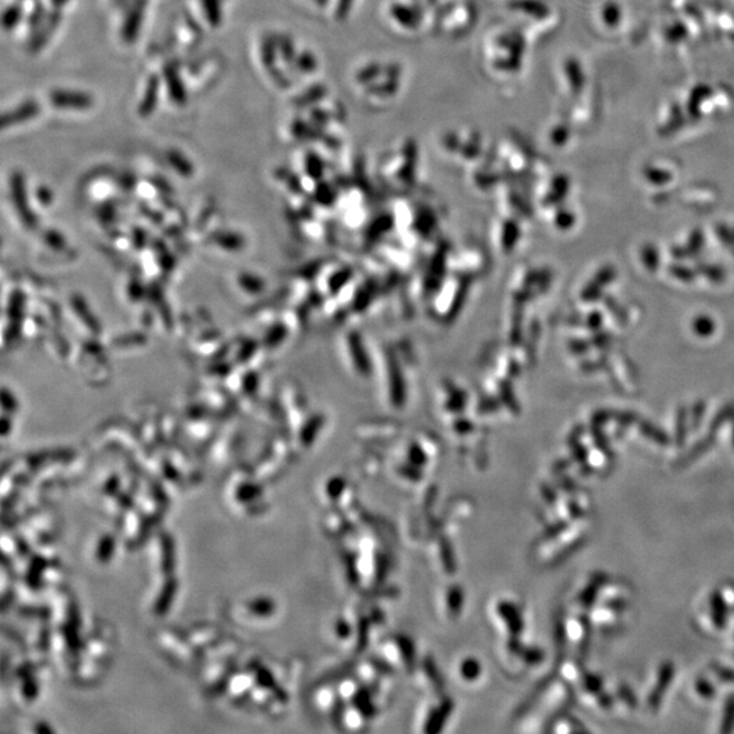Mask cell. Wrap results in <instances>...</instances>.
Masks as SVG:
<instances>
[{
  "label": "cell",
  "instance_id": "obj_42",
  "mask_svg": "<svg viewBox=\"0 0 734 734\" xmlns=\"http://www.w3.org/2000/svg\"><path fill=\"white\" fill-rule=\"evenodd\" d=\"M343 1H344V3H345V4H348V7H350V3H351V1H352V0H343Z\"/></svg>",
  "mask_w": 734,
  "mask_h": 734
},
{
  "label": "cell",
  "instance_id": "obj_15",
  "mask_svg": "<svg viewBox=\"0 0 734 734\" xmlns=\"http://www.w3.org/2000/svg\"><path fill=\"white\" fill-rule=\"evenodd\" d=\"M714 445V437H706L705 439H702L699 444H696L689 452L687 453L680 461H678V467H685L688 464H691L692 461H695L696 458H699L702 454L705 453Z\"/></svg>",
  "mask_w": 734,
  "mask_h": 734
},
{
  "label": "cell",
  "instance_id": "obj_3",
  "mask_svg": "<svg viewBox=\"0 0 734 734\" xmlns=\"http://www.w3.org/2000/svg\"><path fill=\"white\" fill-rule=\"evenodd\" d=\"M49 102L56 109L67 111H87L93 108L94 98L91 94L78 90L56 88L49 94Z\"/></svg>",
  "mask_w": 734,
  "mask_h": 734
},
{
  "label": "cell",
  "instance_id": "obj_26",
  "mask_svg": "<svg viewBox=\"0 0 734 734\" xmlns=\"http://www.w3.org/2000/svg\"><path fill=\"white\" fill-rule=\"evenodd\" d=\"M584 687L588 692L598 695L600 692H602V680L595 675L588 673L584 676Z\"/></svg>",
  "mask_w": 734,
  "mask_h": 734
},
{
  "label": "cell",
  "instance_id": "obj_23",
  "mask_svg": "<svg viewBox=\"0 0 734 734\" xmlns=\"http://www.w3.org/2000/svg\"><path fill=\"white\" fill-rule=\"evenodd\" d=\"M711 671L712 673L719 678L721 681L724 682H729V684H733L734 682V671L732 668H728V666H724L721 664H712L711 665Z\"/></svg>",
  "mask_w": 734,
  "mask_h": 734
},
{
  "label": "cell",
  "instance_id": "obj_18",
  "mask_svg": "<svg viewBox=\"0 0 734 734\" xmlns=\"http://www.w3.org/2000/svg\"><path fill=\"white\" fill-rule=\"evenodd\" d=\"M639 430L646 438H649L653 442H655V444H658L661 446H666L671 442L669 437L662 430H659L658 427L653 425L649 422H641L639 423Z\"/></svg>",
  "mask_w": 734,
  "mask_h": 734
},
{
  "label": "cell",
  "instance_id": "obj_27",
  "mask_svg": "<svg viewBox=\"0 0 734 734\" xmlns=\"http://www.w3.org/2000/svg\"><path fill=\"white\" fill-rule=\"evenodd\" d=\"M694 329L696 334L702 335V336H707V335H711L712 331H714V324L710 318L707 317H699L698 320H695V324H694Z\"/></svg>",
  "mask_w": 734,
  "mask_h": 734
},
{
  "label": "cell",
  "instance_id": "obj_31",
  "mask_svg": "<svg viewBox=\"0 0 734 734\" xmlns=\"http://www.w3.org/2000/svg\"><path fill=\"white\" fill-rule=\"evenodd\" d=\"M268 72H270L271 78L274 79V82H275L276 85L279 86V87H283V88H287V87L290 86V81H288V78H287V77H286V75L283 74L282 71H279V70H278L276 67H275V68H272V70H270Z\"/></svg>",
  "mask_w": 734,
  "mask_h": 734
},
{
  "label": "cell",
  "instance_id": "obj_16",
  "mask_svg": "<svg viewBox=\"0 0 734 734\" xmlns=\"http://www.w3.org/2000/svg\"><path fill=\"white\" fill-rule=\"evenodd\" d=\"M278 48L279 55L286 64H294L297 52H295V44L292 38L287 34H278Z\"/></svg>",
  "mask_w": 734,
  "mask_h": 734
},
{
  "label": "cell",
  "instance_id": "obj_36",
  "mask_svg": "<svg viewBox=\"0 0 734 734\" xmlns=\"http://www.w3.org/2000/svg\"><path fill=\"white\" fill-rule=\"evenodd\" d=\"M574 457H575V460H577L578 462L585 464V461H586V458H588V452H586L585 448H582V446H577V448H575V453H574Z\"/></svg>",
  "mask_w": 734,
  "mask_h": 734
},
{
  "label": "cell",
  "instance_id": "obj_6",
  "mask_svg": "<svg viewBox=\"0 0 734 734\" xmlns=\"http://www.w3.org/2000/svg\"><path fill=\"white\" fill-rule=\"evenodd\" d=\"M675 665L671 662V661H666L664 662L661 666H659V671H658V678H657V682H655V687L653 688V691L650 692L649 699H648V705H649L650 710L655 711L658 710L661 703H662V698L665 696L671 682H672V678L675 676Z\"/></svg>",
  "mask_w": 734,
  "mask_h": 734
},
{
  "label": "cell",
  "instance_id": "obj_21",
  "mask_svg": "<svg viewBox=\"0 0 734 734\" xmlns=\"http://www.w3.org/2000/svg\"><path fill=\"white\" fill-rule=\"evenodd\" d=\"M294 65H295V68L298 71H301L304 74H311L315 70L317 61H315V58L311 55V52H302V54H299L295 57Z\"/></svg>",
  "mask_w": 734,
  "mask_h": 734
},
{
  "label": "cell",
  "instance_id": "obj_37",
  "mask_svg": "<svg viewBox=\"0 0 734 734\" xmlns=\"http://www.w3.org/2000/svg\"><path fill=\"white\" fill-rule=\"evenodd\" d=\"M570 508V513H571V515L574 518H582L584 517V511H582V508H579L578 503L570 502V508Z\"/></svg>",
  "mask_w": 734,
  "mask_h": 734
},
{
  "label": "cell",
  "instance_id": "obj_34",
  "mask_svg": "<svg viewBox=\"0 0 734 734\" xmlns=\"http://www.w3.org/2000/svg\"><path fill=\"white\" fill-rule=\"evenodd\" d=\"M185 22H187L188 28H189V30H191L194 34H198V36L201 34V29H200V25H198V21L194 19L192 15L188 14V13H187V17H185Z\"/></svg>",
  "mask_w": 734,
  "mask_h": 734
},
{
  "label": "cell",
  "instance_id": "obj_2",
  "mask_svg": "<svg viewBox=\"0 0 734 734\" xmlns=\"http://www.w3.org/2000/svg\"><path fill=\"white\" fill-rule=\"evenodd\" d=\"M61 21H63V10L52 7V10L48 11V15L44 19V22L33 33H30V38L28 41L29 52L38 54L40 51H42L52 40Z\"/></svg>",
  "mask_w": 734,
  "mask_h": 734
},
{
  "label": "cell",
  "instance_id": "obj_39",
  "mask_svg": "<svg viewBox=\"0 0 734 734\" xmlns=\"http://www.w3.org/2000/svg\"><path fill=\"white\" fill-rule=\"evenodd\" d=\"M49 1H51L52 7H55V8H63L64 6H67L70 3V0H49Z\"/></svg>",
  "mask_w": 734,
  "mask_h": 734
},
{
  "label": "cell",
  "instance_id": "obj_5",
  "mask_svg": "<svg viewBox=\"0 0 734 734\" xmlns=\"http://www.w3.org/2000/svg\"><path fill=\"white\" fill-rule=\"evenodd\" d=\"M41 112V107L38 101L36 100H26L18 107H15L11 111H7L1 114V128H10L14 125H18L21 123H26L29 120L37 117Z\"/></svg>",
  "mask_w": 734,
  "mask_h": 734
},
{
  "label": "cell",
  "instance_id": "obj_19",
  "mask_svg": "<svg viewBox=\"0 0 734 734\" xmlns=\"http://www.w3.org/2000/svg\"><path fill=\"white\" fill-rule=\"evenodd\" d=\"M734 731V694L729 695L725 701L724 717L721 725V733H732Z\"/></svg>",
  "mask_w": 734,
  "mask_h": 734
},
{
  "label": "cell",
  "instance_id": "obj_4",
  "mask_svg": "<svg viewBox=\"0 0 734 734\" xmlns=\"http://www.w3.org/2000/svg\"><path fill=\"white\" fill-rule=\"evenodd\" d=\"M162 78L165 81L170 101L177 107H185L188 102V90L181 78L180 61L177 58L165 63L162 68Z\"/></svg>",
  "mask_w": 734,
  "mask_h": 734
},
{
  "label": "cell",
  "instance_id": "obj_12",
  "mask_svg": "<svg viewBox=\"0 0 734 734\" xmlns=\"http://www.w3.org/2000/svg\"><path fill=\"white\" fill-rule=\"evenodd\" d=\"M24 15H25L24 6L21 4L19 0H17L4 8L1 14V26L6 31H11L22 22Z\"/></svg>",
  "mask_w": 734,
  "mask_h": 734
},
{
  "label": "cell",
  "instance_id": "obj_35",
  "mask_svg": "<svg viewBox=\"0 0 734 734\" xmlns=\"http://www.w3.org/2000/svg\"><path fill=\"white\" fill-rule=\"evenodd\" d=\"M695 408H696V409H695V414H694V416H692V425H694V427H695V425L698 427L699 423H701L702 415H703V412H705V408H703V404H699V405L695 407Z\"/></svg>",
  "mask_w": 734,
  "mask_h": 734
},
{
  "label": "cell",
  "instance_id": "obj_40",
  "mask_svg": "<svg viewBox=\"0 0 734 734\" xmlns=\"http://www.w3.org/2000/svg\"><path fill=\"white\" fill-rule=\"evenodd\" d=\"M130 1H131V0H114V7H117V8H123V7H127Z\"/></svg>",
  "mask_w": 734,
  "mask_h": 734
},
{
  "label": "cell",
  "instance_id": "obj_11",
  "mask_svg": "<svg viewBox=\"0 0 734 734\" xmlns=\"http://www.w3.org/2000/svg\"><path fill=\"white\" fill-rule=\"evenodd\" d=\"M608 584H609V577H608L607 574H604V572H598V574H595L593 578H592V584H591V585L582 592L581 597H579L581 605H582L584 608H586V609L592 608L594 605V602H595V600H597L598 591H600L602 586L608 585Z\"/></svg>",
  "mask_w": 734,
  "mask_h": 734
},
{
  "label": "cell",
  "instance_id": "obj_14",
  "mask_svg": "<svg viewBox=\"0 0 734 734\" xmlns=\"http://www.w3.org/2000/svg\"><path fill=\"white\" fill-rule=\"evenodd\" d=\"M48 11L45 8V6L40 1V0H36L34 4H33V8L30 10L28 17H26V25H28L29 31L33 33L36 29L38 28L44 19L47 18L48 15Z\"/></svg>",
  "mask_w": 734,
  "mask_h": 734
},
{
  "label": "cell",
  "instance_id": "obj_22",
  "mask_svg": "<svg viewBox=\"0 0 734 734\" xmlns=\"http://www.w3.org/2000/svg\"><path fill=\"white\" fill-rule=\"evenodd\" d=\"M618 695L620 698L621 701L631 708H635L638 706V699H637V695L634 694V691L625 685V684H621L618 687Z\"/></svg>",
  "mask_w": 734,
  "mask_h": 734
},
{
  "label": "cell",
  "instance_id": "obj_25",
  "mask_svg": "<svg viewBox=\"0 0 734 734\" xmlns=\"http://www.w3.org/2000/svg\"><path fill=\"white\" fill-rule=\"evenodd\" d=\"M685 438H687V414L685 411H680L678 424H676V445L682 446Z\"/></svg>",
  "mask_w": 734,
  "mask_h": 734
},
{
  "label": "cell",
  "instance_id": "obj_43",
  "mask_svg": "<svg viewBox=\"0 0 734 734\" xmlns=\"http://www.w3.org/2000/svg\"><path fill=\"white\" fill-rule=\"evenodd\" d=\"M733 444H734V432H733Z\"/></svg>",
  "mask_w": 734,
  "mask_h": 734
},
{
  "label": "cell",
  "instance_id": "obj_29",
  "mask_svg": "<svg viewBox=\"0 0 734 734\" xmlns=\"http://www.w3.org/2000/svg\"><path fill=\"white\" fill-rule=\"evenodd\" d=\"M733 416L734 408H732V407H726L719 415L715 416V419H714L712 423H711V430H712V431H717L722 424L725 423L728 419L733 418Z\"/></svg>",
  "mask_w": 734,
  "mask_h": 734
},
{
  "label": "cell",
  "instance_id": "obj_24",
  "mask_svg": "<svg viewBox=\"0 0 734 734\" xmlns=\"http://www.w3.org/2000/svg\"><path fill=\"white\" fill-rule=\"evenodd\" d=\"M695 688H696V692L705 699H711L715 696V688L706 678H698L695 682Z\"/></svg>",
  "mask_w": 734,
  "mask_h": 734
},
{
  "label": "cell",
  "instance_id": "obj_17",
  "mask_svg": "<svg viewBox=\"0 0 734 734\" xmlns=\"http://www.w3.org/2000/svg\"><path fill=\"white\" fill-rule=\"evenodd\" d=\"M168 161L170 165L182 175H191L194 173L192 164L177 150H170L168 153Z\"/></svg>",
  "mask_w": 734,
  "mask_h": 734
},
{
  "label": "cell",
  "instance_id": "obj_9",
  "mask_svg": "<svg viewBox=\"0 0 734 734\" xmlns=\"http://www.w3.org/2000/svg\"><path fill=\"white\" fill-rule=\"evenodd\" d=\"M710 607H711V619L714 623V627L717 630H724L726 627V618H728V607L726 601L719 591H715L710 597Z\"/></svg>",
  "mask_w": 734,
  "mask_h": 734
},
{
  "label": "cell",
  "instance_id": "obj_8",
  "mask_svg": "<svg viewBox=\"0 0 734 734\" xmlns=\"http://www.w3.org/2000/svg\"><path fill=\"white\" fill-rule=\"evenodd\" d=\"M279 56V48H278V36L267 33L261 38L260 44V57L261 63L265 67V70H272L276 67V60Z\"/></svg>",
  "mask_w": 734,
  "mask_h": 734
},
{
  "label": "cell",
  "instance_id": "obj_32",
  "mask_svg": "<svg viewBox=\"0 0 734 734\" xmlns=\"http://www.w3.org/2000/svg\"><path fill=\"white\" fill-rule=\"evenodd\" d=\"M643 254L648 256V257H643L646 265H648L649 268H655L657 264H658V256H657L655 249H654V248H646V249L643 251Z\"/></svg>",
  "mask_w": 734,
  "mask_h": 734
},
{
  "label": "cell",
  "instance_id": "obj_7",
  "mask_svg": "<svg viewBox=\"0 0 734 734\" xmlns=\"http://www.w3.org/2000/svg\"><path fill=\"white\" fill-rule=\"evenodd\" d=\"M159 91H161V77L158 74H151L147 79L143 97L138 105L139 117L147 118L155 112L158 107V101H159Z\"/></svg>",
  "mask_w": 734,
  "mask_h": 734
},
{
  "label": "cell",
  "instance_id": "obj_13",
  "mask_svg": "<svg viewBox=\"0 0 734 734\" xmlns=\"http://www.w3.org/2000/svg\"><path fill=\"white\" fill-rule=\"evenodd\" d=\"M392 14L396 21L403 26H416L418 24V15L415 11L408 8L405 4H395L392 7Z\"/></svg>",
  "mask_w": 734,
  "mask_h": 734
},
{
  "label": "cell",
  "instance_id": "obj_10",
  "mask_svg": "<svg viewBox=\"0 0 734 734\" xmlns=\"http://www.w3.org/2000/svg\"><path fill=\"white\" fill-rule=\"evenodd\" d=\"M204 19L211 28L218 29L224 21L222 0H200Z\"/></svg>",
  "mask_w": 734,
  "mask_h": 734
},
{
  "label": "cell",
  "instance_id": "obj_1",
  "mask_svg": "<svg viewBox=\"0 0 734 734\" xmlns=\"http://www.w3.org/2000/svg\"><path fill=\"white\" fill-rule=\"evenodd\" d=\"M147 7H148V0H131L128 3L125 15L121 24V29H120L121 40L125 44L131 45L138 41Z\"/></svg>",
  "mask_w": 734,
  "mask_h": 734
},
{
  "label": "cell",
  "instance_id": "obj_33",
  "mask_svg": "<svg viewBox=\"0 0 734 734\" xmlns=\"http://www.w3.org/2000/svg\"><path fill=\"white\" fill-rule=\"evenodd\" d=\"M597 699H598V705L602 708H611L614 706V698L609 694H605L604 691L597 695Z\"/></svg>",
  "mask_w": 734,
  "mask_h": 734
},
{
  "label": "cell",
  "instance_id": "obj_30",
  "mask_svg": "<svg viewBox=\"0 0 734 734\" xmlns=\"http://www.w3.org/2000/svg\"><path fill=\"white\" fill-rule=\"evenodd\" d=\"M628 607V602L624 598H611L605 602V608L614 611V612H623Z\"/></svg>",
  "mask_w": 734,
  "mask_h": 734
},
{
  "label": "cell",
  "instance_id": "obj_38",
  "mask_svg": "<svg viewBox=\"0 0 734 734\" xmlns=\"http://www.w3.org/2000/svg\"><path fill=\"white\" fill-rule=\"evenodd\" d=\"M672 271H673V274H680V275H681V279H684V281H691V279H692V272L688 271V270L673 268Z\"/></svg>",
  "mask_w": 734,
  "mask_h": 734
},
{
  "label": "cell",
  "instance_id": "obj_20",
  "mask_svg": "<svg viewBox=\"0 0 734 734\" xmlns=\"http://www.w3.org/2000/svg\"><path fill=\"white\" fill-rule=\"evenodd\" d=\"M321 97H322V90H321V87H318V86H313L309 90H306L304 94L298 95V97L294 100V104H295V107H298V108H305V107L311 105L313 102L318 101Z\"/></svg>",
  "mask_w": 734,
  "mask_h": 734
},
{
  "label": "cell",
  "instance_id": "obj_41",
  "mask_svg": "<svg viewBox=\"0 0 734 734\" xmlns=\"http://www.w3.org/2000/svg\"><path fill=\"white\" fill-rule=\"evenodd\" d=\"M314 1H315V3H318L320 6H324L325 3H328V0H314Z\"/></svg>",
  "mask_w": 734,
  "mask_h": 734
},
{
  "label": "cell",
  "instance_id": "obj_28",
  "mask_svg": "<svg viewBox=\"0 0 734 734\" xmlns=\"http://www.w3.org/2000/svg\"><path fill=\"white\" fill-rule=\"evenodd\" d=\"M593 437L595 446H597L601 452L604 453V454H607V455H612V449H611V446H609V442L607 441L605 435L601 432L600 425H598V428H594Z\"/></svg>",
  "mask_w": 734,
  "mask_h": 734
}]
</instances>
